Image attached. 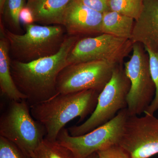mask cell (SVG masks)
<instances>
[{
	"label": "cell",
	"instance_id": "8992f818",
	"mask_svg": "<svg viewBox=\"0 0 158 158\" xmlns=\"http://www.w3.org/2000/svg\"><path fill=\"white\" fill-rule=\"evenodd\" d=\"M129 116L126 108L110 121L81 136H71L68 129L64 128L56 141L70 150L76 158H87L99 151L118 144Z\"/></svg>",
	"mask_w": 158,
	"mask_h": 158
},
{
	"label": "cell",
	"instance_id": "3957f363",
	"mask_svg": "<svg viewBox=\"0 0 158 158\" xmlns=\"http://www.w3.org/2000/svg\"><path fill=\"white\" fill-rule=\"evenodd\" d=\"M45 128L31 115L27 100H10L0 118V136L31 155L45 138Z\"/></svg>",
	"mask_w": 158,
	"mask_h": 158
},
{
	"label": "cell",
	"instance_id": "d6986e66",
	"mask_svg": "<svg viewBox=\"0 0 158 158\" xmlns=\"http://www.w3.org/2000/svg\"><path fill=\"white\" fill-rule=\"evenodd\" d=\"M25 0H6L3 14L10 25L15 29L20 28V12L24 7Z\"/></svg>",
	"mask_w": 158,
	"mask_h": 158
},
{
	"label": "cell",
	"instance_id": "e0dca14e",
	"mask_svg": "<svg viewBox=\"0 0 158 158\" xmlns=\"http://www.w3.org/2000/svg\"><path fill=\"white\" fill-rule=\"evenodd\" d=\"M109 11L132 18L136 20L141 14L143 0H108Z\"/></svg>",
	"mask_w": 158,
	"mask_h": 158
},
{
	"label": "cell",
	"instance_id": "484cf974",
	"mask_svg": "<svg viewBox=\"0 0 158 158\" xmlns=\"http://www.w3.org/2000/svg\"><path fill=\"white\" fill-rule=\"evenodd\" d=\"M87 158H98V155L97 153H94Z\"/></svg>",
	"mask_w": 158,
	"mask_h": 158
},
{
	"label": "cell",
	"instance_id": "5b68a950",
	"mask_svg": "<svg viewBox=\"0 0 158 158\" xmlns=\"http://www.w3.org/2000/svg\"><path fill=\"white\" fill-rule=\"evenodd\" d=\"M131 87L124 67L117 64L112 77L99 94L92 114L83 123L68 129L72 136L85 135L114 118L119 111L127 108V96Z\"/></svg>",
	"mask_w": 158,
	"mask_h": 158
},
{
	"label": "cell",
	"instance_id": "6da1fadb",
	"mask_svg": "<svg viewBox=\"0 0 158 158\" xmlns=\"http://www.w3.org/2000/svg\"><path fill=\"white\" fill-rule=\"evenodd\" d=\"M79 40L78 36L65 37L56 54L28 62L11 61V75L16 87L27 97L31 106L49 99L58 94L57 80L67 66L69 52Z\"/></svg>",
	"mask_w": 158,
	"mask_h": 158
},
{
	"label": "cell",
	"instance_id": "2e32d148",
	"mask_svg": "<svg viewBox=\"0 0 158 158\" xmlns=\"http://www.w3.org/2000/svg\"><path fill=\"white\" fill-rule=\"evenodd\" d=\"M31 158H76L67 148L56 141H51L44 138Z\"/></svg>",
	"mask_w": 158,
	"mask_h": 158
},
{
	"label": "cell",
	"instance_id": "cb8c5ba5",
	"mask_svg": "<svg viewBox=\"0 0 158 158\" xmlns=\"http://www.w3.org/2000/svg\"><path fill=\"white\" fill-rule=\"evenodd\" d=\"M115 158H132L118 144L115 146Z\"/></svg>",
	"mask_w": 158,
	"mask_h": 158
},
{
	"label": "cell",
	"instance_id": "ba28073f",
	"mask_svg": "<svg viewBox=\"0 0 158 158\" xmlns=\"http://www.w3.org/2000/svg\"><path fill=\"white\" fill-rule=\"evenodd\" d=\"M116 65L106 61H93L67 65L57 78V92L65 94L93 90L100 93L111 79Z\"/></svg>",
	"mask_w": 158,
	"mask_h": 158
},
{
	"label": "cell",
	"instance_id": "5bb4252c",
	"mask_svg": "<svg viewBox=\"0 0 158 158\" xmlns=\"http://www.w3.org/2000/svg\"><path fill=\"white\" fill-rule=\"evenodd\" d=\"M70 1L28 0L26 6L32 11L34 22L45 25H62L64 11Z\"/></svg>",
	"mask_w": 158,
	"mask_h": 158
},
{
	"label": "cell",
	"instance_id": "7402d4cb",
	"mask_svg": "<svg viewBox=\"0 0 158 158\" xmlns=\"http://www.w3.org/2000/svg\"><path fill=\"white\" fill-rule=\"evenodd\" d=\"M19 19L20 22H22L24 24H33L34 19L31 9L27 6L24 7L20 12Z\"/></svg>",
	"mask_w": 158,
	"mask_h": 158
},
{
	"label": "cell",
	"instance_id": "ac0fdd59",
	"mask_svg": "<svg viewBox=\"0 0 158 158\" xmlns=\"http://www.w3.org/2000/svg\"><path fill=\"white\" fill-rule=\"evenodd\" d=\"M149 56L150 69L153 81L156 87V94L154 98L144 114L153 115L158 110V52L145 48Z\"/></svg>",
	"mask_w": 158,
	"mask_h": 158
},
{
	"label": "cell",
	"instance_id": "9a60e30c",
	"mask_svg": "<svg viewBox=\"0 0 158 158\" xmlns=\"http://www.w3.org/2000/svg\"><path fill=\"white\" fill-rule=\"evenodd\" d=\"M135 20L112 11L103 13L101 33L109 34L118 38L131 40Z\"/></svg>",
	"mask_w": 158,
	"mask_h": 158
},
{
	"label": "cell",
	"instance_id": "ffe728a7",
	"mask_svg": "<svg viewBox=\"0 0 158 158\" xmlns=\"http://www.w3.org/2000/svg\"><path fill=\"white\" fill-rule=\"evenodd\" d=\"M0 158H31L17 145L0 136Z\"/></svg>",
	"mask_w": 158,
	"mask_h": 158
},
{
	"label": "cell",
	"instance_id": "9c48e42d",
	"mask_svg": "<svg viewBox=\"0 0 158 158\" xmlns=\"http://www.w3.org/2000/svg\"><path fill=\"white\" fill-rule=\"evenodd\" d=\"M133 45L131 40L105 34L78 40L69 54L67 65L93 61L121 64Z\"/></svg>",
	"mask_w": 158,
	"mask_h": 158
},
{
	"label": "cell",
	"instance_id": "4fadbf2b",
	"mask_svg": "<svg viewBox=\"0 0 158 158\" xmlns=\"http://www.w3.org/2000/svg\"><path fill=\"white\" fill-rule=\"evenodd\" d=\"M1 24L0 32V88L3 95L10 100H27V97L16 87L11 71V60L9 42L6 37L5 29Z\"/></svg>",
	"mask_w": 158,
	"mask_h": 158
},
{
	"label": "cell",
	"instance_id": "30bf717a",
	"mask_svg": "<svg viewBox=\"0 0 158 158\" xmlns=\"http://www.w3.org/2000/svg\"><path fill=\"white\" fill-rule=\"evenodd\" d=\"M118 145L132 158L158 154V118L152 115L129 116Z\"/></svg>",
	"mask_w": 158,
	"mask_h": 158
},
{
	"label": "cell",
	"instance_id": "7c38bea8",
	"mask_svg": "<svg viewBox=\"0 0 158 158\" xmlns=\"http://www.w3.org/2000/svg\"><path fill=\"white\" fill-rule=\"evenodd\" d=\"M131 40L158 52V0H143V9L135 21Z\"/></svg>",
	"mask_w": 158,
	"mask_h": 158
},
{
	"label": "cell",
	"instance_id": "277c9868",
	"mask_svg": "<svg viewBox=\"0 0 158 158\" xmlns=\"http://www.w3.org/2000/svg\"><path fill=\"white\" fill-rule=\"evenodd\" d=\"M23 34H15L5 29L10 52L15 60L28 62L57 53L65 38L60 25H25Z\"/></svg>",
	"mask_w": 158,
	"mask_h": 158
},
{
	"label": "cell",
	"instance_id": "52a82bcc",
	"mask_svg": "<svg viewBox=\"0 0 158 158\" xmlns=\"http://www.w3.org/2000/svg\"><path fill=\"white\" fill-rule=\"evenodd\" d=\"M132 54L125 62V72L131 82L127 96L129 116L144 113L154 98L156 87L152 77L148 54L140 43L133 44Z\"/></svg>",
	"mask_w": 158,
	"mask_h": 158
},
{
	"label": "cell",
	"instance_id": "603a6c76",
	"mask_svg": "<svg viewBox=\"0 0 158 158\" xmlns=\"http://www.w3.org/2000/svg\"><path fill=\"white\" fill-rule=\"evenodd\" d=\"M116 145H113L106 149L98 152L97 153L98 155V158H115Z\"/></svg>",
	"mask_w": 158,
	"mask_h": 158
},
{
	"label": "cell",
	"instance_id": "44dd1931",
	"mask_svg": "<svg viewBox=\"0 0 158 158\" xmlns=\"http://www.w3.org/2000/svg\"><path fill=\"white\" fill-rule=\"evenodd\" d=\"M88 6L90 9L100 13H103L109 11L108 6V0H76Z\"/></svg>",
	"mask_w": 158,
	"mask_h": 158
},
{
	"label": "cell",
	"instance_id": "d4e9b609",
	"mask_svg": "<svg viewBox=\"0 0 158 158\" xmlns=\"http://www.w3.org/2000/svg\"><path fill=\"white\" fill-rule=\"evenodd\" d=\"M6 1V0H0V11H1V14H3L4 6H5Z\"/></svg>",
	"mask_w": 158,
	"mask_h": 158
},
{
	"label": "cell",
	"instance_id": "7a4b0ae2",
	"mask_svg": "<svg viewBox=\"0 0 158 158\" xmlns=\"http://www.w3.org/2000/svg\"><path fill=\"white\" fill-rule=\"evenodd\" d=\"M99 93L93 90L58 94L53 97L30 106L31 115L45 128V138L56 141L65 125L77 117L83 121L94 111Z\"/></svg>",
	"mask_w": 158,
	"mask_h": 158
},
{
	"label": "cell",
	"instance_id": "8fae6325",
	"mask_svg": "<svg viewBox=\"0 0 158 158\" xmlns=\"http://www.w3.org/2000/svg\"><path fill=\"white\" fill-rule=\"evenodd\" d=\"M103 13L76 0H71L63 15L62 25L73 36L100 34Z\"/></svg>",
	"mask_w": 158,
	"mask_h": 158
}]
</instances>
